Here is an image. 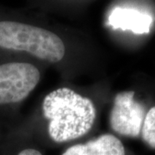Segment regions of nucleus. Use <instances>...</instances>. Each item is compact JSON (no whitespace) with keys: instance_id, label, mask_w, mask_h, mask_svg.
<instances>
[{"instance_id":"1","label":"nucleus","mask_w":155,"mask_h":155,"mask_svg":"<svg viewBox=\"0 0 155 155\" xmlns=\"http://www.w3.org/2000/svg\"><path fill=\"white\" fill-rule=\"evenodd\" d=\"M43 115L48 120V134L57 143L67 142L88 133L96 119L92 101L68 88H60L45 97Z\"/></svg>"},{"instance_id":"4","label":"nucleus","mask_w":155,"mask_h":155,"mask_svg":"<svg viewBox=\"0 0 155 155\" xmlns=\"http://www.w3.org/2000/svg\"><path fill=\"white\" fill-rule=\"evenodd\" d=\"M144 118V107L134 99V91H123L115 97L110 116L111 128L115 132L123 136L137 137Z\"/></svg>"},{"instance_id":"2","label":"nucleus","mask_w":155,"mask_h":155,"mask_svg":"<svg viewBox=\"0 0 155 155\" xmlns=\"http://www.w3.org/2000/svg\"><path fill=\"white\" fill-rule=\"evenodd\" d=\"M0 49L24 51L51 63L61 61L66 52L56 34L11 20H0Z\"/></svg>"},{"instance_id":"8","label":"nucleus","mask_w":155,"mask_h":155,"mask_svg":"<svg viewBox=\"0 0 155 155\" xmlns=\"http://www.w3.org/2000/svg\"><path fill=\"white\" fill-rule=\"evenodd\" d=\"M17 155H43L40 151L33 148H27V149L22 150Z\"/></svg>"},{"instance_id":"5","label":"nucleus","mask_w":155,"mask_h":155,"mask_svg":"<svg viewBox=\"0 0 155 155\" xmlns=\"http://www.w3.org/2000/svg\"><path fill=\"white\" fill-rule=\"evenodd\" d=\"M109 23L114 28L130 30L136 35H142L150 32L153 17L135 9L116 7L111 11Z\"/></svg>"},{"instance_id":"6","label":"nucleus","mask_w":155,"mask_h":155,"mask_svg":"<svg viewBox=\"0 0 155 155\" xmlns=\"http://www.w3.org/2000/svg\"><path fill=\"white\" fill-rule=\"evenodd\" d=\"M61 155H126V151L119 139L106 134L83 144L72 146Z\"/></svg>"},{"instance_id":"3","label":"nucleus","mask_w":155,"mask_h":155,"mask_svg":"<svg viewBox=\"0 0 155 155\" xmlns=\"http://www.w3.org/2000/svg\"><path fill=\"white\" fill-rule=\"evenodd\" d=\"M36 67L24 62L0 63V105H7L25 99L40 81Z\"/></svg>"},{"instance_id":"7","label":"nucleus","mask_w":155,"mask_h":155,"mask_svg":"<svg viewBox=\"0 0 155 155\" xmlns=\"http://www.w3.org/2000/svg\"><path fill=\"white\" fill-rule=\"evenodd\" d=\"M140 132L142 140L150 147L155 149V106L147 113Z\"/></svg>"}]
</instances>
